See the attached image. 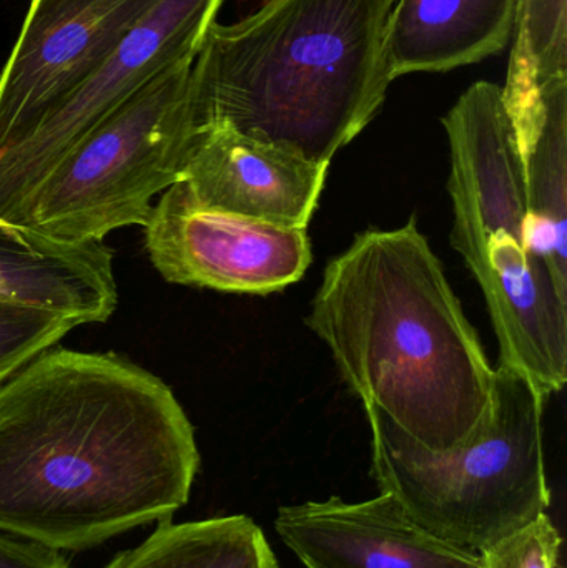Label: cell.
<instances>
[{
	"label": "cell",
	"instance_id": "obj_4",
	"mask_svg": "<svg viewBox=\"0 0 567 568\" xmlns=\"http://www.w3.org/2000/svg\"><path fill=\"white\" fill-rule=\"evenodd\" d=\"M452 150V245L478 280L499 364L546 397L567 381V297L533 245L525 170L495 82L473 83L443 116Z\"/></svg>",
	"mask_w": 567,
	"mask_h": 568
},
{
	"label": "cell",
	"instance_id": "obj_17",
	"mask_svg": "<svg viewBox=\"0 0 567 568\" xmlns=\"http://www.w3.org/2000/svg\"><path fill=\"white\" fill-rule=\"evenodd\" d=\"M561 536L548 514L479 552V568H559Z\"/></svg>",
	"mask_w": 567,
	"mask_h": 568
},
{
	"label": "cell",
	"instance_id": "obj_15",
	"mask_svg": "<svg viewBox=\"0 0 567 568\" xmlns=\"http://www.w3.org/2000/svg\"><path fill=\"white\" fill-rule=\"evenodd\" d=\"M567 83V0H516L515 33L503 102L526 119Z\"/></svg>",
	"mask_w": 567,
	"mask_h": 568
},
{
	"label": "cell",
	"instance_id": "obj_19",
	"mask_svg": "<svg viewBox=\"0 0 567 568\" xmlns=\"http://www.w3.org/2000/svg\"><path fill=\"white\" fill-rule=\"evenodd\" d=\"M7 225H12V223H7V222H3V220H0V226H7Z\"/></svg>",
	"mask_w": 567,
	"mask_h": 568
},
{
	"label": "cell",
	"instance_id": "obj_5",
	"mask_svg": "<svg viewBox=\"0 0 567 568\" xmlns=\"http://www.w3.org/2000/svg\"><path fill=\"white\" fill-rule=\"evenodd\" d=\"M495 410L476 439L452 450L426 449L375 409L372 476L439 539L482 552L551 506L545 463V407L518 371L499 364Z\"/></svg>",
	"mask_w": 567,
	"mask_h": 568
},
{
	"label": "cell",
	"instance_id": "obj_16",
	"mask_svg": "<svg viewBox=\"0 0 567 568\" xmlns=\"http://www.w3.org/2000/svg\"><path fill=\"white\" fill-rule=\"evenodd\" d=\"M79 326L72 317L0 304V383Z\"/></svg>",
	"mask_w": 567,
	"mask_h": 568
},
{
	"label": "cell",
	"instance_id": "obj_8",
	"mask_svg": "<svg viewBox=\"0 0 567 568\" xmlns=\"http://www.w3.org/2000/svg\"><path fill=\"white\" fill-rule=\"evenodd\" d=\"M143 232L153 268L182 286L272 294L300 282L312 263L305 229L206 209L183 180L162 193Z\"/></svg>",
	"mask_w": 567,
	"mask_h": 568
},
{
	"label": "cell",
	"instance_id": "obj_3",
	"mask_svg": "<svg viewBox=\"0 0 567 568\" xmlns=\"http://www.w3.org/2000/svg\"><path fill=\"white\" fill-rule=\"evenodd\" d=\"M396 0H262L213 22L190 72L195 129L235 132L330 166L385 105Z\"/></svg>",
	"mask_w": 567,
	"mask_h": 568
},
{
	"label": "cell",
	"instance_id": "obj_14",
	"mask_svg": "<svg viewBox=\"0 0 567 568\" xmlns=\"http://www.w3.org/2000/svg\"><path fill=\"white\" fill-rule=\"evenodd\" d=\"M103 568H279L263 530L246 516L159 523L149 539Z\"/></svg>",
	"mask_w": 567,
	"mask_h": 568
},
{
	"label": "cell",
	"instance_id": "obj_10",
	"mask_svg": "<svg viewBox=\"0 0 567 568\" xmlns=\"http://www.w3.org/2000/svg\"><path fill=\"white\" fill-rule=\"evenodd\" d=\"M275 530L305 568H479V552L439 539L388 493L283 506Z\"/></svg>",
	"mask_w": 567,
	"mask_h": 568
},
{
	"label": "cell",
	"instance_id": "obj_18",
	"mask_svg": "<svg viewBox=\"0 0 567 568\" xmlns=\"http://www.w3.org/2000/svg\"><path fill=\"white\" fill-rule=\"evenodd\" d=\"M0 568H70L60 550L0 532Z\"/></svg>",
	"mask_w": 567,
	"mask_h": 568
},
{
	"label": "cell",
	"instance_id": "obj_13",
	"mask_svg": "<svg viewBox=\"0 0 567 568\" xmlns=\"http://www.w3.org/2000/svg\"><path fill=\"white\" fill-rule=\"evenodd\" d=\"M516 0H396L386 32L393 80L445 73L505 52Z\"/></svg>",
	"mask_w": 567,
	"mask_h": 568
},
{
	"label": "cell",
	"instance_id": "obj_1",
	"mask_svg": "<svg viewBox=\"0 0 567 568\" xmlns=\"http://www.w3.org/2000/svg\"><path fill=\"white\" fill-rule=\"evenodd\" d=\"M195 429L129 357L57 346L0 383V532L85 550L190 499Z\"/></svg>",
	"mask_w": 567,
	"mask_h": 568
},
{
	"label": "cell",
	"instance_id": "obj_2",
	"mask_svg": "<svg viewBox=\"0 0 567 568\" xmlns=\"http://www.w3.org/2000/svg\"><path fill=\"white\" fill-rule=\"evenodd\" d=\"M306 324L365 409L426 449L465 446L492 423L495 369L415 219L356 236Z\"/></svg>",
	"mask_w": 567,
	"mask_h": 568
},
{
	"label": "cell",
	"instance_id": "obj_6",
	"mask_svg": "<svg viewBox=\"0 0 567 568\" xmlns=\"http://www.w3.org/2000/svg\"><path fill=\"white\" fill-rule=\"evenodd\" d=\"M193 60L163 70L90 130L33 193L23 226L70 242L145 229L152 200L182 180L196 132Z\"/></svg>",
	"mask_w": 567,
	"mask_h": 568
},
{
	"label": "cell",
	"instance_id": "obj_12",
	"mask_svg": "<svg viewBox=\"0 0 567 568\" xmlns=\"http://www.w3.org/2000/svg\"><path fill=\"white\" fill-rule=\"evenodd\" d=\"M0 304L107 323L119 304L113 250L103 242L53 239L0 226Z\"/></svg>",
	"mask_w": 567,
	"mask_h": 568
},
{
	"label": "cell",
	"instance_id": "obj_11",
	"mask_svg": "<svg viewBox=\"0 0 567 568\" xmlns=\"http://www.w3.org/2000/svg\"><path fill=\"white\" fill-rule=\"evenodd\" d=\"M326 173V165L212 123L193 135L182 180L206 209L306 230Z\"/></svg>",
	"mask_w": 567,
	"mask_h": 568
},
{
	"label": "cell",
	"instance_id": "obj_9",
	"mask_svg": "<svg viewBox=\"0 0 567 568\" xmlns=\"http://www.w3.org/2000/svg\"><path fill=\"white\" fill-rule=\"evenodd\" d=\"M160 0H30L0 72V152L85 83Z\"/></svg>",
	"mask_w": 567,
	"mask_h": 568
},
{
	"label": "cell",
	"instance_id": "obj_7",
	"mask_svg": "<svg viewBox=\"0 0 567 568\" xmlns=\"http://www.w3.org/2000/svg\"><path fill=\"white\" fill-rule=\"evenodd\" d=\"M222 3L160 0L85 83L22 142L2 150L0 220L23 225L33 193L90 130L163 70L196 57Z\"/></svg>",
	"mask_w": 567,
	"mask_h": 568
}]
</instances>
